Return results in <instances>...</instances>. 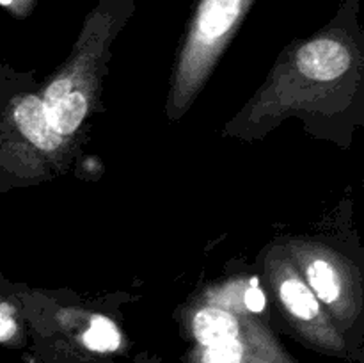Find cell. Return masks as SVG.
<instances>
[{
  "mask_svg": "<svg viewBox=\"0 0 364 363\" xmlns=\"http://www.w3.org/2000/svg\"><path fill=\"white\" fill-rule=\"evenodd\" d=\"M36 0H0V6L9 7V9H14L16 13L25 14L28 11H32Z\"/></svg>",
  "mask_w": 364,
  "mask_h": 363,
  "instance_id": "10",
  "label": "cell"
},
{
  "mask_svg": "<svg viewBox=\"0 0 364 363\" xmlns=\"http://www.w3.org/2000/svg\"><path fill=\"white\" fill-rule=\"evenodd\" d=\"M267 267L277 301L302 340L327 354H341L345 351L341 330L308 287L290 256L272 253Z\"/></svg>",
  "mask_w": 364,
  "mask_h": 363,
  "instance_id": "4",
  "label": "cell"
},
{
  "mask_svg": "<svg viewBox=\"0 0 364 363\" xmlns=\"http://www.w3.org/2000/svg\"><path fill=\"white\" fill-rule=\"evenodd\" d=\"M242 287L233 281L215 288L188 313V363H299L258 315L245 312Z\"/></svg>",
  "mask_w": 364,
  "mask_h": 363,
  "instance_id": "1",
  "label": "cell"
},
{
  "mask_svg": "<svg viewBox=\"0 0 364 363\" xmlns=\"http://www.w3.org/2000/svg\"><path fill=\"white\" fill-rule=\"evenodd\" d=\"M60 331L77 349L91 356H110L121 352L124 337L119 326L102 313L63 310L57 315Z\"/></svg>",
  "mask_w": 364,
  "mask_h": 363,
  "instance_id": "6",
  "label": "cell"
},
{
  "mask_svg": "<svg viewBox=\"0 0 364 363\" xmlns=\"http://www.w3.org/2000/svg\"><path fill=\"white\" fill-rule=\"evenodd\" d=\"M242 305H244L245 312L252 313V315H262L267 308V295L265 292L259 288L258 278H251V280L244 281V288H242Z\"/></svg>",
  "mask_w": 364,
  "mask_h": 363,
  "instance_id": "8",
  "label": "cell"
},
{
  "mask_svg": "<svg viewBox=\"0 0 364 363\" xmlns=\"http://www.w3.org/2000/svg\"><path fill=\"white\" fill-rule=\"evenodd\" d=\"M295 68L315 82H333L352 66V50L340 28L302 43L294 56Z\"/></svg>",
  "mask_w": 364,
  "mask_h": 363,
  "instance_id": "5",
  "label": "cell"
},
{
  "mask_svg": "<svg viewBox=\"0 0 364 363\" xmlns=\"http://www.w3.org/2000/svg\"><path fill=\"white\" fill-rule=\"evenodd\" d=\"M20 335L16 313L9 302H0V344H11Z\"/></svg>",
  "mask_w": 364,
  "mask_h": 363,
  "instance_id": "9",
  "label": "cell"
},
{
  "mask_svg": "<svg viewBox=\"0 0 364 363\" xmlns=\"http://www.w3.org/2000/svg\"><path fill=\"white\" fill-rule=\"evenodd\" d=\"M13 120L20 134L41 152H57L64 144L60 137L46 120L45 107L38 95H25L14 103Z\"/></svg>",
  "mask_w": 364,
  "mask_h": 363,
  "instance_id": "7",
  "label": "cell"
},
{
  "mask_svg": "<svg viewBox=\"0 0 364 363\" xmlns=\"http://www.w3.org/2000/svg\"><path fill=\"white\" fill-rule=\"evenodd\" d=\"M255 0H198L173 80V105L185 109L251 11Z\"/></svg>",
  "mask_w": 364,
  "mask_h": 363,
  "instance_id": "2",
  "label": "cell"
},
{
  "mask_svg": "<svg viewBox=\"0 0 364 363\" xmlns=\"http://www.w3.org/2000/svg\"><path fill=\"white\" fill-rule=\"evenodd\" d=\"M291 262L340 330L352 326L361 308L359 285L350 263L316 242H291Z\"/></svg>",
  "mask_w": 364,
  "mask_h": 363,
  "instance_id": "3",
  "label": "cell"
}]
</instances>
